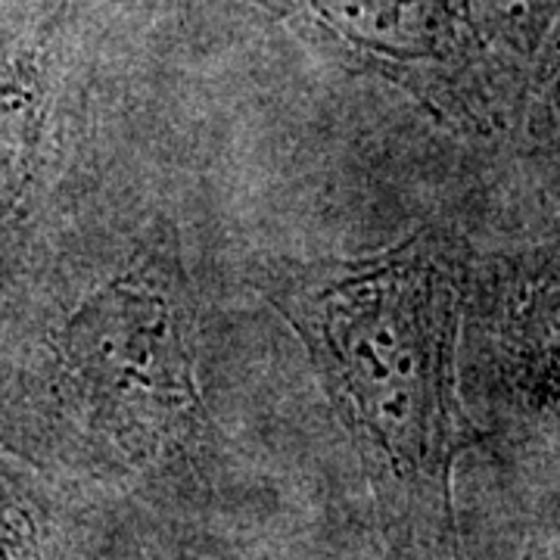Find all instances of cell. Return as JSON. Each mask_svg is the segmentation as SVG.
<instances>
[{
    "label": "cell",
    "instance_id": "6",
    "mask_svg": "<svg viewBox=\"0 0 560 560\" xmlns=\"http://www.w3.org/2000/svg\"><path fill=\"white\" fill-rule=\"evenodd\" d=\"M0 560H35L28 539L0 514Z\"/></svg>",
    "mask_w": 560,
    "mask_h": 560
},
{
    "label": "cell",
    "instance_id": "2",
    "mask_svg": "<svg viewBox=\"0 0 560 560\" xmlns=\"http://www.w3.org/2000/svg\"><path fill=\"white\" fill-rule=\"evenodd\" d=\"M197 361V302L168 237L135 243L62 324L66 401L101 460L131 470L202 442Z\"/></svg>",
    "mask_w": 560,
    "mask_h": 560
},
{
    "label": "cell",
    "instance_id": "7",
    "mask_svg": "<svg viewBox=\"0 0 560 560\" xmlns=\"http://www.w3.org/2000/svg\"><path fill=\"white\" fill-rule=\"evenodd\" d=\"M521 560H551V551H548L545 545H539V541H533V545L521 555Z\"/></svg>",
    "mask_w": 560,
    "mask_h": 560
},
{
    "label": "cell",
    "instance_id": "3",
    "mask_svg": "<svg viewBox=\"0 0 560 560\" xmlns=\"http://www.w3.org/2000/svg\"><path fill=\"white\" fill-rule=\"evenodd\" d=\"M342 66L396 84L442 125L517 128L526 75L501 60L477 0H259Z\"/></svg>",
    "mask_w": 560,
    "mask_h": 560
},
{
    "label": "cell",
    "instance_id": "4",
    "mask_svg": "<svg viewBox=\"0 0 560 560\" xmlns=\"http://www.w3.org/2000/svg\"><path fill=\"white\" fill-rule=\"evenodd\" d=\"M464 383L504 418L560 433V234L470 253Z\"/></svg>",
    "mask_w": 560,
    "mask_h": 560
},
{
    "label": "cell",
    "instance_id": "1",
    "mask_svg": "<svg viewBox=\"0 0 560 560\" xmlns=\"http://www.w3.org/2000/svg\"><path fill=\"white\" fill-rule=\"evenodd\" d=\"M474 246L448 221L355 259L290 265L265 287L349 430L401 560H458L455 464L486 433L460 389Z\"/></svg>",
    "mask_w": 560,
    "mask_h": 560
},
{
    "label": "cell",
    "instance_id": "5",
    "mask_svg": "<svg viewBox=\"0 0 560 560\" xmlns=\"http://www.w3.org/2000/svg\"><path fill=\"white\" fill-rule=\"evenodd\" d=\"M514 138L545 194L560 209V32L541 44L526 72Z\"/></svg>",
    "mask_w": 560,
    "mask_h": 560
}]
</instances>
